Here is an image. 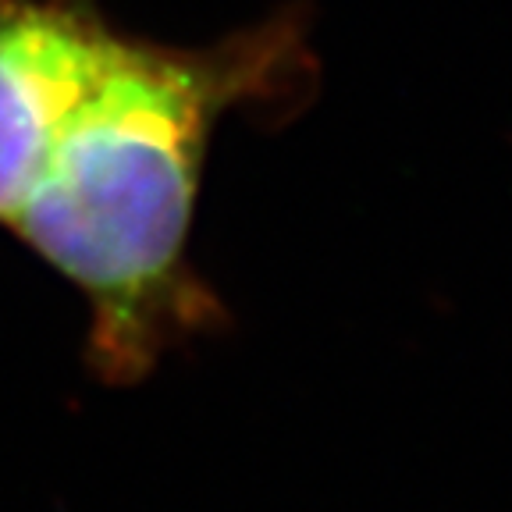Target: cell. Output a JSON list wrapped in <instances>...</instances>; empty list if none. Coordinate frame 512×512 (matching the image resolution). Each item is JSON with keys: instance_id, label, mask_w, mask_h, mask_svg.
Segmentation results:
<instances>
[{"instance_id": "cell-1", "label": "cell", "mask_w": 512, "mask_h": 512, "mask_svg": "<svg viewBox=\"0 0 512 512\" xmlns=\"http://www.w3.org/2000/svg\"><path fill=\"white\" fill-rule=\"evenodd\" d=\"M313 82L303 4L203 47L114 40L11 221L86 299V367L104 384H139L224 328L228 310L192 267L210 143L232 114L299 107Z\"/></svg>"}, {"instance_id": "cell-2", "label": "cell", "mask_w": 512, "mask_h": 512, "mask_svg": "<svg viewBox=\"0 0 512 512\" xmlns=\"http://www.w3.org/2000/svg\"><path fill=\"white\" fill-rule=\"evenodd\" d=\"M121 32L96 0H0V224L11 228L54 139Z\"/></svg>"}]
</instances>
